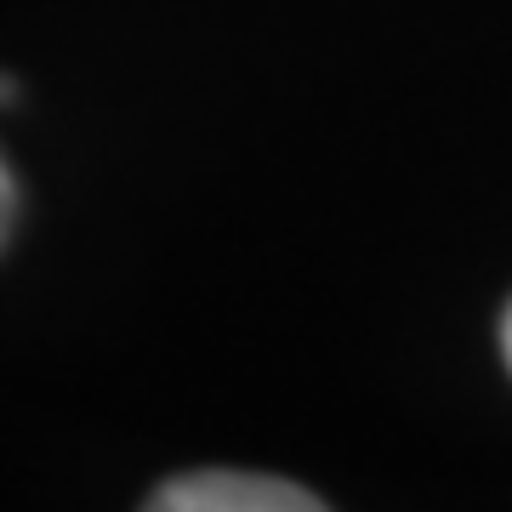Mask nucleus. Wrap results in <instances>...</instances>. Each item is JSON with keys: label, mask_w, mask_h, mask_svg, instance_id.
<instances>
[{"label": "nucleus", "mask_w": 512, "mask_h": 512, "mask_svg": "<svg viewBox=\"0 0 512 512\" xmlns=\"http://www.w3.org/2000/svg\"><path fill=\"white\" fill-rule=\"evenodd\" d=\"M160 512H319L325 501L302 484L268 473H188L160 484V495L148 501Z\"/></svg>", "instance_id": "obj_1"}, {"label": "nucleus", "mask_w": 512, "mask_h": 512, "mask_svg": "<svg viewBox=\"0 0 512 512\" xmlns=\"http://www.w3.org/2000/svg\"><path fill=\"white\" fill-rule=\"evenodd\" d=\"M12 217H18V188H12V171H6V160H0V245H6V234H12Z\"/></svg>", "instance_id": "obj_2"}, {"label": "nucleus", "mask_w": 512, "mask_h": 512, "mask_svg": "<svg viewBox=\"0 0 512 512\" xmlns=\"http://www.w3.org/2000/svg\"><path fill=\"white\" fill-rule=\"evenodd\" d=\"M501 348H507V365H512V308H507V325H501Z\"/></svg>", "instance_id": "obj_3"}]
</instances>
